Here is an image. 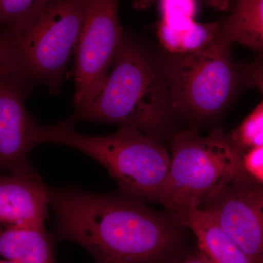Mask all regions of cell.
<instances>
[{
	"mask_svg": "<svg viewBox=\"0 0 263 263\" xmlns=\"http://www.w3.org/2000/svg\"><path fill=\"white\" fill-rule=\"evenodd\" d=\"M70 119L54 125H37L36 144L71 147L98 161L117 181L119 191L143 201L159 202L171 168V158L159 140L134 128L89 136L75 130Z\"/></svg>",
	"mask_w": 263,
	"mask_h": 263,
	"instance_id": "cell-3",
	"label": "cell"
},
{
	"mask_svg": "<svg viewBox=\"0 0 263 263\" xmlns=\"http://www.w3.org/2000/svg\"><path fill=\"white\" fill-rule=\"evenodd\" d=\"M198 209L205 211L248 254L263 263V184L250 178L218 190Z\"/></svg>",
	"mask_w": 263,
	"mask_h": 263,
	"instance_id": "cell-9",
	"label": "cell"
},
{
	"mask_svg": "<svg viewBox=\"0 0 263 263\" xmlns=\"http://www.w3.org/2000/svg\"><path fill=\"white\" fill-rule=\"evenodd\" d=\"M219 29V22L200 24L194 18H162L157 35L167 53L186 54L210 45L217 37Z\"/></svg>",
	"mask_w": 263,
	"mask_h": 263,
	"instance_id": "cell-13",
	"label": "cell"
},
{
	"mask_svg": "<svg viewBox=\"0 0 263 263\" xmlns=\"http://www.w3.org/2000/svg\"><path fill=\"white\" fill-rule=\"evenodd\" d=\"M243 165L246 174L250 179L263 184V146L245 152Z\"/></svg>",
	"mask_w": 263,
	"mask_h": 263,
	"instance_id": "cell-18",
	"label": "cell"
},
{
	"mask_svg": "<svg viewBox=\"0 0 263 263\" xmlns=\"http://www.w3.org/2000/svg\"><path fill=\"white\" fill-rule=\"evenodd\" d=\"M171 168L160 202L172 214L198 209L211 195L245 179L243 153L221 129L201 136L195 130L175 134Z\"/></svg>",
	"mask_w": 263,
	"mask_h": 263,
	"instance_id": "cell-4",
	"label": "cell"
},
{
	"mask_svg": "<svg viewBox=\"0 0 263 263\" xmlns=\"http://www.w3.org/2000/svg\"><path fill=\"white\" fill-rule=\"evenodd\" d=\"M118 0H88L82 32L76 51V111L86 108L103 89L124 30Z\"/></svg>",
	"mask_w": 263,
	"mask_h": 263,
	"instance_id": "cell-8",
	"label": "cell"
},
{
	"mask_svg": "<svg viewBox=\"0 0 263 263\" xmlns=\"http://www.w3.org/2000/svg\"><path fill=\"white\" fill-rule=\"evenodd\" d=\"M209 6L219 11H226L230 6L229 0H205Z\"/></svg>",
	"mask_w": 263,
	"mask_h": 263,
	"instance_id": "cell-21",
	"label": "cell"
},
{
	"mask_svg": "<svg viewBox=\"0 0 263 263\" xmlns=\"http://www.w3.org/2000/svg\"><path fill=\"white\" fill-rule=\"evenodd\" d=\"M174 114L168 86L157 60L124 32L103 89L70 120L119 124L159 140Z\"/></svg>",
	"mask_w": 263,
	"mask_h": 263,
	"instance_id": "cell-2",
	"label": "cell"
},
{
	"mask_svg": "<svg viewBox=\"0 0 263 263\" xmlns=\"http://www.w3.org/2000/svg\"><path fill=\"white\" fill-rule=\"evenodd\" d=\"M34 83L24 70L14 44L0 41V166L11 174L36 172L27 160L35 146L37 124L24 106Z\"/></svg>",
	"mask_w": 263,
	"mask_h": 263,
	"instance_id": "cell-7",
	"label": "cell"
},
{
	"mask_svg": "<svg viewBox=\"0 0 263 263\" xmlns=\"http://www.w3.org/2000/svg\"><path fill=\"white\" fill-rule=\"evenodd\" d=\"M176 263H212L200 251L181 259Z\"/></svg>",
	"mask_w": 263,
	"mask_h": 263,
	"instance_id": "cell-20",
	"label": "cell"
},
{
	"mask_svg": "<svg viewBox=\"0 0 263 263\" xmlns=\"http://www.w3.org/2000/svg\"><path fill=\"white\" fill-rule=\"evenodd\" d=\"M155 1L157 0H133V7L138 10H146Z\"/></svg>",
	"mask_w": 263,
	"mask_h": 263,
	"instance_id": "cell-22",
	"label": "cell"
},
{
	"mask_svg": "<svg viewBox=\"0 0 263 263\" xmlns=\"http://www.w3.org/2000/svg\"><path fill=\"white\" fill-rule=\"evenodd\" d=\"M180 224L193 231L199 251L212 263H254L238 243L210 214L190 209L173 214Z\"/></svg>",
	"mask_w": 263,
	"mask_h": 263,
	"instance_id": "cell-11",
	"label": "cell"
},
{
	"mask_svg": "<svg viewBox=\"0 0 263 263\" xmlns=\"http://www.w3.org/2000/svg\"><path fill=\"white\" fill-rule=\"evenodd\" d=\"M252 86L257 88L262 93L263 97V63L254 69L251 76Z\"/></svg>",
	"mask_w": 263,
	"mask_h": 263,
	"instance_id": "cell-19",
	"label": "cell"
},
{
	"mask_svg": "<svg viewBox=\"0 0 263 263\" xmlns=\"http://www.w3.org/2000/svg\"><path fill=\"white\" fill-rule=\"evenodd\" d=\"M0 253L18 263H57L46 230L6 227L0 234Z\"/></svg>",
	"mask_w": 263,
	"mask_h": 263,
	"instance_id": "cell-14",
	"label": "cell"
},
{
	"mask_svg": "<svg viewBox=\"0 0 263 263\" xmlns=\"http://www.w3.org/2000/svg\"><path fill=\"white\" fill-rule=\"evenodd\" d=\"M162 19L194 18L197 13L195 0H160Z\"/></svg>",
	"mask_w": 263,
	"mask_h": 263,
	"instance_id": "cell-17",
	"label": "cell"
},
{
	"mask_svg": "<svg viewBox=\"0 0 263 263\" xmlns=\"http://www.w3.org/2000/svg\"><path fill=\"white\" fill-rule=\"evenodd\" d=\"M51 189L37 172L11 174L0 179V221L6 227L45 229Z\"/></svg>",
	"mask_w": 263,
	"mask_h": 263,
	"instance_id": "cell-10",
	"label": "cell"
},
{
	"mask_svg": "<svg viewBox=\"0 0 263 263\" xmlns=\"http://www.w3.org/2000/svg\"><path fill=\"white\" fill-rule=\"evenodd\" d=\"M87 5L88 0H53L26 30L14 34L5 29L31 80L46 85L51 94L61 89L67 63L80 41Z\"/></svg>",
	"mask_w": 263,
	"mask_h": 263,
	"instance_id": "cell-6",
	"label": "cell"
},
{
	"mask_svg": "<svg viewBox=\"0 0 263 263\" xmlns=\"http://www.w3.org/2000/svg\"><path fill=\"white\" fill-rule=\"evenodd\" d=\"M235 146L243 153L263 146V99L243 122L229 135Z\"/></svg>",
	"mask_w": 263,
	"mask_h": 263,
	"instance_id": "cell-16",
	"label": "cell"
},
{
	"mask_svg": "<svg viewBox=\"0 0 263 263\" xmlns=\"http://www.w3.org/2000/svg\"><path fill=\"white\" fill-rule=\"evenodd\" d=\"M1 263H18V262H14V261L8 260V259H7V260H4V261L2 260Z\"/></svg>",
	"mask_w": 263,
	"mask_h": 263,
	"instance_id": "cell-23",
	"label": "cell"
},
{
	"mask_svg": "<svg viewBox=\"0 0 263 263\" xmlns=\"http://www.w3.org/2000/svg\"><path fill=\"white\" fill-rule=\"evenodd\" d=\"M56 234L84 247L96 263H176L183 229L171 213L119 191L98 195L75 187L51 190Z\"/></svg>",
	"mask_w": 263,
	"mask_h": 263,
	"instance_id": "cell-1",
	"label": "cell"
},
{
	"mask_svg": "<svg viewBox=\"0 0 263 263\" xmlns=\"http://www.w3.org/2000/svg\"><path fill=\"white\" fill-rule=\"evenodd\" d=\"M53 0H0L3 29L18 34L29 28Z\"/></svg>",
	"mask_w": 263,
	"mask_h": 263,
	"instance_id": "cell-15",
	"label": "cell"
},
{
	"mask_svg": "<svg viewBox=\"0 0 263 263\" xmlns=\"http://www.w3.org/2000/svg\"><path fill=\"white\" fill-rule=\"evenodd\" d=\"M217 37L229 46L239 43L263 57V0H237L231 13L219 22Z\"/></svg>",
	"mask_w": 263,
	"mask_h": 263,
	"instance_id": "cell-12",
	"label": "cell"
},
{
	"mask_svg": "<svg viewBox=\"0 0 263 263\" xmlns=\"http://www.w3.org/2000/svg\"><path fill=\"white\" fill-rule=\"evenodd\" d=\"M230 46L216 37L206 47L186 54L167 53L156 58L171 95L175 113L194 119L222 111L238 81Z\"/></svg>",
	"mask_w": 263,
	"mask_h": 263,
	"instance_id": "cell-5",
	"label": "cell"
}]
</instances>
